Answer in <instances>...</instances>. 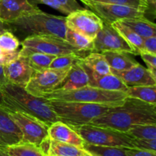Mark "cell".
<instances>
[{
	"label": "cell",
	"instance_id": "cell-1",
	"mask_svg": "<svg viewBox=\"0 0 156 156\" xmlns=\"http://www.w3.org/2000/svg\"><path fill=\"white\" fill-rule=\"evenodd\" d=\"M88 124L126 133L140 124H156V105L126 97L123 103L112 107Z\"/></svg>",
	"mask_w": 156,
	"mask_h": 156
},
{
	"label": "cell",
	"instance_id": "cell-2",
	"mask_svg": "<svg viewBox=\"0 0 156 156\" xmlns=\"http://www.w3.org/2000/svg\"><path fill=\"white\" fill-rule=\"evenodd\" d=\"M0 91L2 106L8 111H18L33 116L48 126L59 120L45 98L32 95L23 87L7 83Z\"/></svg>",
	"mask_w": 156,
	"mask_h": 156
},
{
	"label": "cell",
	"instance_id": "cell-3",
	"mask_svg": "<svg viewBox=\"0 0 156 156\" xmlns=\"http://www.w3.org/2000/svg\"><path fill=\"white\" fill-rule=\"evenodd\" d=\"M9 30L24 37L53 35L65 39L67 27L66 17L39 11L6 24Z\"/></svg>",
	"mask_w": 156,
	"mask_h": 156
},
{
	"label": "cell",
	"instance_id": "cell-4",
	"mask_svg": "<svg viewBox=\"0 0 156 156\" xmlns=\"http://www.w3.org/2000/svg\"><path fill=\"white\" fill-rule=\"evenodd\" d=\"M47 100V99H46ZM59 120L72 128L88 124L93 119L105 114L114 106L84 102L47 100Z\"/></svg>",
	"mask_w": 156,
	"mask_h": 156
},
{
	"label": "cell",
	"instance_id": "cell-5",
	"mask_svg": "<svg viewBox=\"0 0 156 156\" xmlns=\"http://www.w3.org/2000/svg\"><path fill=\"white\" fill-rule=\"evenodd\" d=\"M126 97V93L123 91H107L87 85L78 89L66 91L54 90L51 92L44 94L42 98L47 100L84 102L117 106L123 103Z\"/></svg>",
	"mask_w": 156,
	"mask_h": 156
},
{
	"label": "cell",
	"instance_id": "cell-6",
	"mask_svg": "<svg viewBox=\"0 0 156 156\" xmlns=\"http://www.w3.org/2000/svg\"><path fill=\"white\" fill-rule=\"evenodd\" d=\"M73 129L85 143L95 146L134 148L133 138L126 133L90 124Z\"/></svg>",
	"mask_w": 156,
	"mask_h": 156
},
{
	"label": "cell",
	"instance_id": "cell-7",
	"mask_svg": "<svg viewBox=\"0 0 156 156\" xmlns=\"http://www.w3.org/2000/svg\"><path fill=\"white\" fill-rule=\"evenodd\" d=\"M21 45L22 48L20 50V56H25L30 52H40L56 56L70 53H89L77 50L65 39L53 35L28 37L23 40Z\"/></svg>",
	"mask_w": 156,
	"mask_h": 156
},
{
	"label": "cell",
	"instance_id": "cell-8",
	"mask_svg": "<svg viewBox=\"0 0 156 156\" xmlns=\"http://www.w3.org/2000/svg\"><path fill=\"white\" fill-rule=\"evenodd\" d=\"M8 111L12 120L15 122L21 131L22 135V143H31L39 146L44 140L49 137V126L44 122L24 113Z\"/></svg>",
	"mask_w": 156,
	"mask_h": 156
},
{
	"label": "cell",
	"instance_id": "cell-9",
	"mask_svg": "<svg viewBox=\"0 0 156 156\" xmlns=\"http://www.w3.org/2000/svg\"><path fill=\"white\" fill-rule=\"evenodd\" d=\"M69 69L48 68L41 71H34L24 88L32 95L42 98L44 94L57 88Z\"/></svg>",
	"mask_w": 156,
	"mask_h": 156
},
{
	"label": "cell",
	"instance_id": "cell-10",
	"mask_svg": "<svg viewBox=\"0 0 156 156\" xmlns=\"http://www.w3.org/2000/svg\"><path fill=\"white\" fill-rule=\"evenodd\" d=\"M83 3L104 22L110 24L126 18L143 17L146 12V10L124 5L105 4L87 1L83 2Z\"/></svg>",
	"mask_w": 156,
	"mask_h": 156
},
{
	"label": "cell",
	"instance_id": "cell-11",
	"mask_svg": "<svg viewBox=\"0 0 156 156\" xmlns=\"http://www.w3.org/2000/svg\"><path fill=\"white\" fill-rule=\"evenodd\" d=\"M67 28L72 29L94 41L103 27V21L89 9L74 11L66 17Z\"/></svg>",
	"mask_w": 156,
	"mask_h": 156
},
{
	"label": "cell",
	"instance_id": "cell-12",
	"mask_svg": "<svg viewBox=\"0 0 156 156\" xmlns=\"http://www.w3.org/2000/svg\"><path fill=\"white\" fill-rule=\"evenodd\" d=\"M106 51H124L136 55L133 49L112 24L103 21V27L94 39L93 52L103 53Z\"/></svg>",
	"mask_w": 156,
	"mask_h": 156
},
{
	"label": "cell",
	"instance_id": "cell-13",
	"mask_svg": "<svg viewBox=\"0 0 156 156\" xmlns=\"http://www.w3.org/2000/svg\"><path fill=\"white\" fill-rule=\"evenodd\" d=\"M41 11L28 0H0V20L5 24Z\"/></svg>",
	"mask_w": 156,
	"mask_h": 156
},
{
	"label": "cell",
	"instance_id": "cell-14",
	"mask_svg": "<svg viewBox=\"0 0 156 156\" xmlns=\"http://www.w3.org/2000/svg\"><path fill=\"white\" fill-rule=\"evenodd\" d=\"M3 70L8 83L23 88H25L34 73L27 58L22 56H19L10 63L3 66Z\"/></svg>",
	"mask_w": 156,
	"mask_h": 156
},
{
	"label": "cell",
	"instance_id": "cell-15",
	"mask_svg": "<svg viewBox=\"0 0 156 156\" xmlns=\"http://www.w3.org/2000/svg\"><path fill=\"white\" fill-rule=\"evenodd\" d=\"M22 135L9 113L3 106H0V147H6L21 143Z\"/></svg>",
	"mask_w": 156,
	"mask_h": 156
},
{
	"label": "cell",
	"instance_id": "cell-16",
	"mask_svg": "<svg viewBox=\"0 0 156 156\" xmlns=\"http://www.w3.org/2000/svg\"><path fill=\"white\" fill-rule=\"evenodd\" d=\"M111 73L118 76L127 86L155 85L156 84V78L152 76L147 68L140 64L124 71L111 70Z\"/></svg>",
	"mask_w": 156,
	"mask_h": 156
},
{
	"label": "cell",
	"instance_id": "cell-17",
	"mask_svg": "<svg viewBox=\"0 0 156 156\" xmlns=\"http://www.w3.org/2000/svg\"><path fill=\"white\" fill-rule=\"evenodd\" d=\"M82 59L73 65L60 85L55 90L66 91L78 89L88 85L89 76L82 63Z\"/></svg>",
	"mask_w": 156,
	"mask_h": 156
},
{
	"label": "cell",
	"instance_id": "cell-18",
	"mask_svg": "<svg viewBox=\"0 0 156 156\" xmlns=\"http://www.w3.org/2000/svg\"><path fill=\"white\" fill-rule=\"evenodd\" d=\"M48 136L51 140L73 145L80 149H82L85 143L73 128L60 120L55 122L49 126Z\"/></svg>",
	"mask_w": 156,
	"mask_h": 156
},
{
	"label": "cell",
	"instance_id": "cell-19",
	"mask_svg": "<svg viewBox=\"0 0 156 156\" xmlns=\"http://www.w3.org/2000/svg\"><path fill=\"white\" fill-rule=\"evenodd\" d=\"M84 66L86 69L89 76L88 85L107 91H123L126 93L128 86L115 74L110 73L107 75H98L88 69L85 65Z\"/></svg>",
	"mask_w": 156,
	"mask_h": 156
},
{
	"label": "cell",
	"instance_id": "cell-20",
	"mask_svg": "<svg viewBox=\"0 0 156 156\" xmlns=\"http://www.w3.org/2000/svg\"><path fill=\"white\" fill-rule=\"evenodd\" d=\"M101 53L109 64L111 70L124 71L140 64L127 52L106 51Z\"/></svg>",
	"mask_w": 156,
	"mask_h": 156
},
{
	"label": "cell",
	"instance_id": "cell-21",
	"mask_svg": "<svg viewBox=\"0 0 156 156\" xmlns=\"http://www.w3.org/2000/svg\"><path fill=\"white\" fill-rule=\"evenodd\" d=\"M118 21L130 28L143 38L156 36L155 24L144 16L126 18Z\"/></svg>",
	"mask_w": 156,
	"mask_h": 156
},
{
	"label": "cell",
	"instance_id": "cell-22",
	"mask_svg": "<svg viewBox=\"0 0 156 156\" xmlns=\"http://www.w3.org/2000/svg\"><path fill=\"white\" fill-rule=\"evenodd\" d=\"M82 62L88 69L98 75L111 73V67L101 53L91 52L82 58Z\"/></svg>",
	"mask_w": 156,
	"mask_h": 156
},
{
	"label": "cell",
	"instance_id": "cell-23",
	"mask_svg": "<svg viewBox=\"0 0 156 156\" xmlns=\"http://www.w3.org/2000/svg\"><path fill=\"white\" fill-rule=\"evenodd\" d=\"M155 85H137L128 86L126 91V97L133 98L140 101L156 105Z\"/></svg>",
	"mask_w": 156,
	"mask_h": 156
},
{
	"label": "cell",
	"instance_id": "cell-24",
	"mask_svg": "<svg viewBox=\"0 0 156 156\" xmlns=\"http://www.w3.org/2000/svg\"><path fill=\"white\" fill-rule=\"evenodd\" d=\"M112 26L131 46L136 52V54L140 55V53L143 51V38L120 21L113 23Z\"/></svg>",
	"mask_w": 156,
	"mask_h": 156
},
{
	"label": "cell",
	"instance_id": "cell-25",
	"mask_svg": "<svg viewBox=\"0 0 156 156\" xmlns=\"http://www.w3.org/2000/svg\"><path fill=\"white\" fill-rule=\"evenodd\" d=\"M65 40L77 50L84 52H93L94 41L72 29L67 28Z\"/></svg>",
	"mask_w": 156,
	"mask_h": 156
},
{
	"label": "cell",
	"instance_id": "cell-26",
	"mask_svg": "<svg viewBox=\"0 0 156 156\" xmlns=\"http://www.w3.org/2000/svg\"><path fill=\"white\" fill-rule=\"evenodd\" d=\"M83 149L62 142L56 141L50 139V149L48 155L50 156H81Z\"/></svg>",
	"mask_w": 156,
	"mask_h": 156
},
{
	"label": "cell",
	"instance_id": "cell-27",
	"mask_svg": "<svg viewBox=\"0 0 156 156\" xmlns=\"http://www.w3.org/2000/svg\"><path fill=\"white\" fill-rule=\"evenodd\" d=\"M11 156H45L39 146L28 143H21L3 147Z\"/></svg>",
	"mask_w": 156,
	"mask_h": 156
},
{
	"label": "cell",
	"instance_id": "cell-28",
	"mask_svg": "<svg viewBox=\"0 0 156 156\" xmlns=\"http://www.w3.org/2000/svg\"><path fill=\"white\" fill-rule=\"evenodd\" d=\"M82 149L94 156H128L123 147L95 146L84 143Z\"/></svg>",
	"mask_w": 156,
	"mask_h": 156
},
{
	"label": "cell",
	"instance_id": "cell-29",
	"mask_svg": "<svg viewBox=\"0 0 156 156\" xmlns=\"http://www.w3.org/2000/svg\"><path fill=\"white\" fill-rule=\"evenodd\" d=\"M28 59V62L34 71H41L50 68L52 61L55 59L56 56L40 53V52H30L25 56Z\"/></svg>",
	"mask_w": 156,
	"mask_h": 156
},
{
	"label": "cell",
	"instance_id": "cell-30",
	"mask_svg": "<svg viewBox=\"0 0 156 156\" xmlns=\"http://www.w3.org/2000/svg\"><path fill=\"white\" fill-rule=\"evenodd\" d=\"M86 55L84 53H70V54L56 56L55 59L52 61L50 68L56 69H70L73 65L85 57Z\"/></svg>",
	"mask_w": 156,
	"mask_h": 156
},
{
	"label": "cell",
	"instance_id": "cell-31",
	"mask_svg": "<svg viewBox=\"0 0 156 156\" xmlns=\"http://www.w3.org/2000/svg\"><path fill=\"white\" fill-rule=\"evenodd\" d=\"M126 133L135 139L156 140V124L136 125L130 128Z\"/></svg>",
	"mask_w": 156,
	"mask_h": 156
},
{
	"label": "cell",
	"instance_id": "cell-32",
	"mask_svg": "<svg viewBox=\"0 0 156 156\" xmlns=\"http://www.w3.org/2000/svg\"><path fill=\"white\" fill-rule=\"evenodd\" d=\"M21 45L19 39L11 30H6L0 34V49L7 51L17 50Z\"/></svg>",
	"mask_w": 156,
	"mask_h": 156
},
{
	"label": "cell",
	"instance_id": "cell-33",
	"mask_svg": "<svg viewBox=\"0 0 156 156\" xmlns=\"http://www.w3.org/2000/svg\"><path fill=\"white\" fill-rule=\"evenodd\" d=\"M80 1L82 2L87 1L91 2L105 3V4L124 5L132 6V7H135L146 11H147L149 9V6L142 0H80Z\"/></svg>",
	"mask_w": 156,
	"mask_h": 156
},
{
	"label": "cell",
	"instance_id": "cell-34",
	"mask_svg": "<svg viewBox=\"0 0 156 156\" xmlns=\"http://www.w3.org/2000/svg\"><path fill=\"white\" fill-rule=\"evenodd\" d=\"M28 1L32 4L35 5H37L38 4L46 5L50 6L52 9H56V10L59 11V12H62V13L65 14L66 15L71 13L66 8L64 7L62 4H60L56 0H28Z\"/></svg>",
	"mask_w": 156,
	"mask_h": 156
},
{
	"label": "cell",
	"instance_id": "cell-35",
	"mask_svg": "<svg viewBox=\"0 0 156 156\" xmlns=\"http://www.w3.org/2000/svg\"><path fill=\"white\" fill-rule=\"evenodd\" d=\"M142 59H143L147 66V69L149 70L152 76L156 78V55L147 52L143 51L140 53Z\"/></svg>",
	"mask_w": 156,
	"mask_h": 156
},
{
	"label": "cell",
	"instance_id": "cell-36",
	"mask_svg": "<svg viewBox=\"0 0 156 156\" xmlns=\"http://www.w3.org/2000/svg\"><path fill=\"white\" fill-rule=\"evenodd\" d=\"M134 148L156 152V140H143L133 138Z\"/></svg>",
	"mask_w": 156,
	"mask_h": 156
},
{
	"label": "cell",
	"instance_id": "cell-37",
	"mask_svg": "<svg viewBox=\"0 0 156 156\" xmlns=\"http://www.w3.org/2000/svg\"><path fill=\"white\" fill-rule=\"evenodd\" d=\"M20 56V50L7 51L0 49V65L5 66L10 63Z\"/></svg>",
	"mask_w": 156,
	"mask_h": 156
},
{
	"label": "cell",
	"instance_id": "cell-38",
	"mask_svg": "<svg viewBox=\"0 0 156 156\" xmlns=\"http://www.w3.org/2000/svg\"><path fill=\"white\" fill-rule=\"evenodd\" d=\"M143 51L156 55V36L143 38Z\"/></svg>",
	"mask_w": 156,
	"mask_h": 156
},
{
	"label": "cell",
	"instance_id": "cell-39",
	"mask_svg": "<svg viewBox=\"0 0 156 156\" xmlns=\"http://www.w3.org/2000/svg\"><path fill=\"white\" fill-rule=\"evenodd\" d=\"M125 150L128 156H156V152L137 148H125Z\"/></svg>",
	"mask_w": 156,
	"mask_h": 156
},
{
	"label": "cell",
	"instance_id": "cell-40",
	"mask_svg": "<svg viewBox=\"0 0 156 156\" xmlns=\"http://www.w3.org/2000/svg\"><path fill=\"white\" fill-rule=\"evenodd\" d=\"M56 1H58L64 7L66 8L70 12H73L74 11L81 10V9H84L77 2L76 0H56Z\"/></svg>",
	"mask_w": 156,
	"mask_h": 156
},
{
	"label": "cell",
	"instance_id": "cell-41",
	"mask_svg": "<svg viewBox=\"0 0 156 156\" xmlns=\"http://www.w3.org/2000/svg\"><path fill=\"white\" fill-rule=\"evenodd\" d=\"M8 83V81L6 79L4 74V70H3V66L0 65V89L2 88L4 85Z\"/></svg>",
	"mask_w": 156,
	"mask_h": 156
},
{
	"label": "cell",
	"instance_id": "cell-42",
	"mask_svg": "<svg viewBox=\"0 0 156 156\" xmlns=\"http://www.w3.org/2000/svg\"><path fill=\"white\" fill-rule=\"evenodd\" d=\"M6 30H9V27H8V25L5 23H4L3 21H2L1 20H0V34L4 33Z\"/></svg>",
	"mask_w": 156,
	"mask_h": 156
},
{
	"label": "cell",
	"instance_id": "cell-43",
	"mask_svg": "<svg viewBox=\"0 0 156 156\" xmlns=\"http://www.w3.org/2000/svg\"><path fill=\"white\" fill-rule=\"evenodd\" d=\"M142 1L146 3V4H147L149 7H150V6L155 7L156 3V0H142Z\"/></svg>",
	"mask_w": 156,
	"mask_h": 156
},
{
	"label": "cell",
	"instance_id": "cell-44",
	"mask_svg": "<svg viewBox=\"0 0 156 156\" xmlns=\"http://www.w3.org/2000/svg\"><path fill=\"white\" fill-rule=\"evenodd\" d=\"M0 156H11L8 154L3 147H0Z\"/></svg>",
	"mask_w": 156,
	"mask_h": 156
},
{
	"label": "cell",
	"instance_id": "cell-45",
	"mask_svg": "<svg viewBox=\"0 0 156 156\" xmlns=\"http://www.w3.org/2000/svg\"><path fill=\"white\" fill-rule=\"evenodd\" d=\"M81 156H94V155H91V153H89V152H86V151L84 150V149H83V152H82V155H81Z\"/></svg>",
	"mask_w": 156,
	"mask_h": 156
},
{
	"label": "cell",
	"instance_id": "cell-46",
	"mask_svg": "<svg viewBox=\"0 0 156 156\" xmlns=\"http://www.w3.org/2000/svg\"><path fill=\"white\" fill-rule=\"evenodd\" d=\"M0 106H2V98L1 91H0Z\"/></svg>",
	"mask_w": 156,
	"mask_h": 156
},
{
	"label": "cell",
	"instance_id": "cell-47",
	"mask_svg": "<svg viewBox=\"0 0 156 156\" xmlns=\"http://www.w3.org/2000/svg\"><path fill=\"white\" fill-rule=\"evenodd\" d=\"M47 156H50V155H47Z\"/></svg>",
	"mask_w": 156,
	"mask_h": 156
}]
</instances>
